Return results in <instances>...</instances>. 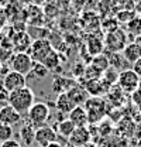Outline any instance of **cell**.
I'll return each instance as SVG.
<instances>
[{
	"label": "cell",
	"instance_id": "6da1fadb",
	"mask_svg": "<svg viewBox=\"0 0 141 147\" xmlns=\"http://www.w3.org/2000/svg\"><path fill=\"white\" fill-rule=\"evenodd\" d=\"M34 103H35L34 92L28 86L20 88L17 91H13L9 93V105L13 109L17 110L21 116L23 115H27V112L30 110V108Z\"/></svg>",
	"mask_w": 141,
	"mask_h": 147
},
{
	"label": "cell",
	"instance_id": "603a6c76",
	"mask_svg": "<svg viewBox=\"0 0 141 147\" xmlns=\"http://www.w3.org/2000/svg\"><path fill=\"white\" fill-rule=\"evenodd\" d=\"M48 74H50V71H48L41 62H34V67H33L31 72L28 74V76H31V78H34L37 81H40V79H44Z\"/></svg>",
	"mask_w": 141,
	"mask_h": 147
},
{
	"label": "cell",
	"instance_id": "52a82bcc",
	"mask_svg": "<svg viewBox=\"0 0 141 147\" xmlns=\"http://www.w3.org/2000/svg\"><path fill=\"white\" fill-rule=\"evenodd\" d=\"M127 36L124 34L122 30H114L109 31L106 37V47L109 48L110 53H120L123 51L124 47L127 45Z\"/></svg>",
	"mask_w": 141,
	"mask_h": 147
},
{
	"label": "cell",
	"instance_id": "5b68a950",
	"mask_svg": "<svg viewBox=\"0 0 141 147\" xmlns=\"http://www.w3.org/2000/svg\"><path fill=\"white\" fill-rule=\"evenodd\" d=\"M52 45L48 40L45 38H37L35 41L31 42L30 48L27 50V54L31 57V59L34 62H42L45 59V57L52 51Z\"/></svg>",
	"mask_w": 141,
	"mask_h": 147
},
{
	"label": "cell",
	"instance_id": "9a60e30c",
	"mask_svg": "<svg viewBox=\"0 0 141 147\" xmlns=\"http://www.w3.org/2000/svg\"><path fill=\"white\" fill-rule=\"evenodd\" d=\"M75 84H76V79H69V78H65V76H58V78L54 79L51 86H52L54 91L59 95V93H66Z\"/></svg>",
	"mask_w": 141,
	"mask_h": 147
},
{
	"label": "cell",
	"instance_id": "e0dca14e",
	"mask_svg": "<svg viewBox=\"0 0 141 147\" xmlns=\"http://www.w3.org/2000/svg\"><path fill=\"white\" fill-rule=\"evenodd\" d=\"M34 137H35V127L30 123L23 125L20 129V139L23 142V144L27 147H30L34 143Z\"/></svg>",
	"mask_w": 141,
	"mask_h": 147
},
{
	"label": "cell",
	"instance_id": "d6986e66",
	"mask_svg": "<svg viewBox=\"0 0 141 147\" xmlns=\"http://www.w3.org/2000/svg\"><path fill=\"white\" fill-rule=\"evenodd\" d=\"M107 58H109V65L111 68L117 69L119 72H122L124 69H128V68H126L128 65V62L126 61V58L123 55H120L119 53H111L110 57H107Z\"/></svg>",
	"mask_w": 141,
	"mask_h": 147
},
{
	"label": "cell",
	"instance_id": "8fae6325",
	"mask_svg": "<svg viewBox=\"0 0 141 147\" xmlns=\"http://www.w3.org/2000/svg\"><path fill=\"white\" fill-rule=\"evenodd\" d=\"M110 88H111V85L103 78L93 79V81H86V85H85V89L90 96H100L102 93L107 92Z\"/></svg>",
	"mask_w": 141,
	"mask_h": 147
},
{
	"label": "cell",
	"instance_id": "8992f818",
	"mask_svg": "<svg viewBox=\"0 0 141 147\" xmlns=\"http://www.w3.org/2000/svg\"><path fill=\"white\" fill-rule=\"evenodd\" d=\"M138 82H140V78L138 75L134 72L131 68L128 69H124L119 74V79H117V86L124 92V93H134L137 91V86H138Z\"/></svg>",
	"mask_w": 141,
	"mask_h": 147
},
{
	"label": "cell",
	"instance_id": "ffe728a7",
	"mask_svg": "<svg viewBox=\"0 0 141 147\" xmlns=\"http://www.w3.org/2000/svg\"><path fill=\"white\" fill-rule=\"evenodd\" d=\"M61 55L58 54L55 50H52L50 54L45 57V59L41 62L48 71H54V69H56V68H59V65H61Z\"/></svg>",
	"mask_w": 141,
	"mask_h": 147
},
{
	"label": "cell",
	"instance_id": "3957f363",
	"mask_svg": "<svg viewBox=\"0 0 141 147\" xmlns=\"http://www.w3.org/2000/svg\"><path fill=\"white\" fill-rule=\"evenodd\" d=\"M48 117H50V106L44 102H35L27 112L28 123L33 125L34 127H41L42 125H45Z\"/></svg>",
	"mask_w": 141,
	"mask_h": 147
},
{
	"label": "cell",
	"instance_id": "74e56055",
	"mask_svg": "<svg viewBox=\"0 0 141 147\" xmlns=\"http://www.w3.org/2000/svg\"><path fill=\"white\" fill-rule=\"evenodd\" d=\"M136 92H137V93L141 96V79H140V82H138V86H137V91H136Z\"/></svg>",
	"mask_w": 141,
	"mask_h": 147
},
{
	"label": "cell",
	"instance_id": "cb8c5ba5",
	"mask_svg": "<svg viewBox=\"0 0 141 147\" xmlns=\"http://www.w3.org/2000/svg\"><path fill=\"white\" fill-rule=\"evenodd\" d=\"M92 65H95L97 69H100L102 72H105L106 69L110 67L109 65V58L103 54H99V55H95L93 58H92V62H90Z\"/></svg>",
	"mask_w": 141,
	"mask_h": 147
},
{
	"label": "cell",
	"instance_id": "1f68e13d",
	"mask_svg": "<svg viewBox=\"0 0 141 147\" xmlns=\"http://www.w3.org/2000/svg\"><path fill=\"white\" fill-rule=\"evenodd\" d=\"M6 105H9V92L6 91L0 84V108H3Z\"/></svg>",
	"mask_w": 141,
	"mask_h": 147
},
{
	"label": "cell",
	"instance_id": "5bb4252c",
	"mask_svg": "<svg viewBox=\"0 0 141 147\" xmlns=\"http://www.w3.org/2000/svg\"><path fill=\"white\" fill-rule=\"evenodd\" d=\"M68 119L75 125V127H86L89 125L88 120V113L83 109V106H75L69 112Z\"/></svg>",
	"mask_w": 141,
	"mask_h": 147
},
{
	"label": "cell",
	"instance_id": "f546056e",
	"mask_svg": "<svg viewBox=\"0 0 141 147\" xmlns=\"http://www.w3.org/2000/svg\"><path fill=\"white\" fill-rule=\"evenodd\" d=\"M85 65L83 64H75L73 67H72V74L75 75V78H81V76H83V74H85Z\"/></svg>",
	"mask_w": 141,
	"mask_h": 147
},
{
	"label": "cell",
	"instance_id": "83f0119b",
	"mask_svg": "<svg viewBox=\"0 0 141 147\" xmlns=\"http://www.w3.org/2000/svg\"><path fill=\"white\" fill-rule=\"evenodd\" d=\"M119 71L117 69H114V68H111V67H109L107 69H106L105 72H103V79H106L110 85H113V84H117V79H119Z\"/></svg>",
	"mask_w": 141,
	"mask_h": 147
},
{
	"label": "cell",
	"instance_id": "ab89813d",
	"mask_svg": "<svg viewBox=\"0 0 141 147\" xmlns=\"http://www.w3.org/2000/svg\"><path fill=\"white\" fill-rule=\"evenodd\" d=\"M83 147H96L95 144H92V143H88V144H85Z\"/></svg>",
	"mask_w": 141,
	"mask_h": 147
},
{
	"label": "cell",
	"instance_id": "484cf974",
	"mask_svg": "<svg viewBox=\"0 0 141 147\" xmlns=\"http://www.w3.org/2000/svg\"><path fill=\"white\" fill-rule=\"evenodd\" d=\"M13 136H14L13 127L0 122V143H4V142H7V140H11Z\"/></svg>",
	"mask_w": 141,
	"mask_h": 147
},
{
	"label": "cell",
	"instance_id": "9c48e42d",
	"mask_svg": "<svg viewBox=\"0 0 141 147\" xmlns=\"http://www.w3.org/2000/svg\"><path fill=\"white\" fill-rule=\"evenodd\" d=\"M34 142L38 144V147H45L54 142H58V133L56 130L48 126H41L35 129Z\"/></svg>",
	"mask_w": 141,
	"mask_h": 147
},
{
	"label": "cell",
	"instance_id": "d6a6232c",
	"mask_svg": "<svg viewBox=\"0 0 141 147\" xmlns=\"http://www.w3.org/2000/svg\"><path fill=\"white\" fill-rule=\"evenodd\" d=\"M0 147H21V143L17 142V140H14V139H11V140H7V142L1 143Z\"/></svg>",
	"mask_w": 141,
	"mask_h": 147
},
{
	"label": "cell",
	"instance_id": "836d02e7",
	"mask_svg": "<svg viewBox=\"0 0 141 147\" xmlns=\"http://www.w3.org/2000/svg\"><path fill=\"white\" fill-rule=\"evenodd\" d=\"M131 69L137 74V75H138V78L141 79V58H138V59L133 64V68H131Z\"/></svg>",
	"mask_w": 141,
	"mask_h": 147
},
{
	"label": "cell",
	"instance_id": "f1b7e54d",
	"mask_svg": "<svg viewBox=\"0 0 141 147\" xmlns=\"http://www.w3.org/2000/svg\"><path fill=\"white\" fill-rule=\"evenodd\" d=\"M128 28L131 33H134L136 36H141V18L136 17L128 21Z\"/></svg>",
	"mask_w": 141,
	"mask_h": 147
},
{
	"label": "cell",
	"instance_id": "7c38bea8",
	"mask_svg": "<svg viewBox=\"0 0 141 147\" xmlns=\"http://www.w3.org/2000/svg\"><path fill=\"white\" fill-rule=\"evenodd\" d=\"M66 95H68V98H69L70 102H72L75 106H82V103H85L89 98L85 86L81 85V84H78V82L70 88L69 91L66 92Z\"/></svg>",
	"mask_w": 141,
	"mask_h": 147
},
{
	"label": "cell",
	"instance_id": "8d00e7d4",
	"mask_svg": "<svg viewBox=\"0 0 141 147\" xmlns=\"http://www.w3.org/2000/svg\"><path fill=\"white\" fill-rule=\"evenodd\" d=\"M45 147H64L59 142H54V143H51V144H48V146H45Z\"/></svg>",
	"mask_w": 141,
	"mask_h": 147
},
{
	"label": "cell",
	"instance_id": "e575fe53",
	"mask_svg": "<svg viewBox=\"0 0 141 147\" xmlns=\"http://www.w3.org/2000/svg\"><path fill=\"white\" fill-rule=\"evenodd\" d=\"M9 72V71H7ZM6 69H4V67H3V64H0V82H1V79H3V76L6 75Z\"/></svg>",
	"mask_w": 141,
	"mask_h": 147
},
{
	"label": "cell",
	"instance_id": "f35d334b",
	"mask_svg": "<svg viewBox=\"0 0 141 147\" xmlns=\"http://www.w3.org/2000/svg\"><path fill=\"white\" fill-rule=\"evenodd\" d=\"M6 3H7V0H0V9H1V7H4V6H6Z\"/></svg>",
	"mask_w": 141,
	"mask_h": 147
},
{
	"label": "cell",
	"instance_id": "30bf717a",
	"mask_svg": "<svg viewBox=\"0 0 141 147\" xmlns=\"http://www.w3.org/2000/svg\"><path fill=\"white\" fill-rule=\"evenodd\" d=\"M92 140V134H90V130L86 127H76L73 130V133L70 134V137L68 139V143L69 146L73 147H83L85 144L90 143Z\"/></svg>",
	"mask_w": 141,
	"mask_h": 147
},
{
	"label": "cell",
	"instance_id": "d4e9b609",
	"mask_svg": "<svg viewBox=\"0 0 141 147\" xmlns=\"http://www.w3.org/2000/svg\"><path fill=\"white\" fill-rule=\"evenodd\" d=\"M88 48H89V53L93 55H99L103 50V41L100 38H95V37H90L88 41Z\"/></svg>",
	"mask_w": 141,
	"mask_h": 147
},
{
	"label": "cell",
	"instance_id": "ba28073f",
	"mask_svg": "<svg viewBox=\"0 0 141 147\" xmlns=\"http://www.w3.org/2000/svg\"><path fill=\"white\" fill-rule=\"evenodd\" d=\"M26 81H27V78H26L24 75H21V74H18V72H14V71H9V72L3 76V79H1V86L10 93V92L20 89V88L27 86V85H26Z\"/></svg>",
	"mask_w": 141,
	"mask_h": 147
},
{
	"label": "cell",
	"instance_id": "7402d4cb",
	"mask_svg": "<svg viewBox=\"0 0 141 147\" xmlns=\"http://www.w3.org/2000/svg\"><path fill=\"white\" fill-rule=\"evenodd\" d=\"M13 45L20 47L17 53H27V50H28L30 45H31V42H30V34L17 33V34L14 36V40H13Z\"/></svg>",
	"mask_w": 141,
	"mask_h": 147
},
{
	"label": "cell",
	"instance_id": "b9f144b4",
	"mask_svg": "<svg viewBox=\"0 0 141 147\" xmlns=\"http://www.w3.org/2000/svg\"><path fill=\"white\" fill-rule=\"evenodd\" d=\"M0 146H1V143H0Z\"/></svg>",
	"mask_w": 141,
	"mask_h": 147
},
{
	"label": "cell",
	"instance_id": "44dd1931",
	"mask_svg": "<svg viewBox=\"0 0 141 147\" xmlns=\"http://www.w3.org/2000/svg\"><path fill=\"white\" fill-rule=\"evenodd\" d=\"M56 125H58V126H56V133H58V136H62V137H65V139H69L70 134L73 133V130L76 129L75 125L70 122L68 117L64 119L62 122H58Z\"/></svg>",
	"mask_w": 141,
	"mask_h": 147
},
{
	"label": "cell",
	"instance_id": "ac0fdd59",
	"mask_svg": "<svg viewBox=\"0 0 141 147\" xmlns=\"http://www.w3.org/2000/svg\"><path fill=\"white\" fill-rule=\"evenodd\" d=\"M55 108L61 113H68L69 115V112L75 108V105L70 102V99L68 98L66 93H59L56 100H55Z\"/></svg>",
	"mask_w": 141,
	"mask_h": 147
},
{
	"label": "cell",
	"instance_id": "4dcf8cb0",
	"mask_svg": "<svg viewBox=\"0 0 141 147\" xmlns=\"http://www.w3.org/2000/svg\"><path fill=\"white\" fill-rule=\"evenodd\" d=\"M13 55V51L11 50H7L6 47H0V64H3L4 61L10 59Z\"/></svg>",
	"mask_w": 141,
	"mask_h": 147
},
{
	"label": "cell",
	"instance_id": "60d3db41",
	"mask_svg": "<svg viewBox=\"0 0 141 147\" xmlns=\"http://www.w3.org/2000/svg\"><path fill=\"white\" fill-rule=\"evenodd\" d=\"M117 1H122V3H124V1H126V0H117Z\"/></svg>",
	"mask_w": 141,
	"mask_h": 147
},
{
	"label": "cell",
	"instance_id": "d590c367",
	"mask_svg": "<svg viewBox=\"0 0 141 147\" xmlns=\"http://www.w3.org/2000/svg\"><path fill=\"white\" fill-rule=\"evenodd\" d=\"M134 42L137 44V47L141 50V36H137L136 37V40H134Z\"/></svg>",
	"mask_w": 141,
	"mask_h": 147
},
{
	"label": "cell",
	"instance_id": "277c9868",
	"mask_svg": "<svg viewBox=\"0 0 141 147\" xmlns=\"http://www.w3.org/2000/svg\"><path fill=\"white\" fill-rule=\"evenodd\" d=\"M34 67V61L27 53H14L10 58V68L11 71L18 72L21 75H28Z\"/></svg>",
	"mask_w": 141,
	"mask_h": 147
},
{
	"label": "cell",
	"instance_id": "2e32d148",
	"mask_svg": "<svg viewBox=\"0 0 141 147\" xmlns=\"http://www.w3.org/2000/svg\"><path fill=\"white\" fill-rule=\"evenodd\" d=\"M123 57L128 64H134L138 58H141V50L137 47L136 42H128L123 50Z\"/></svg>",
	"mask_w": 141,
	"mask_h": 147
},
{
	"label": "cell",
	"instance_id": "4316f807",
	"mask_svg": "<svg viewBox=\"0 0 141 147\" xmlns=\"http://www.w3.org/2000/svg\"><path fill=\"white\" fill-rule=\"evenodd\" d=\"M83 76L86 78V81H93V79H100L102 76H103V72L100 71V69H97L95 65H89L85 68V74H83Z\"/></svg>",
	"mask_w": 141,
	"mask_h": 147
},
{
	"label": "cell",
	"instance_id": "4fadbf2b",
	"mask_svg": "<svg viewBox=\"0 0 141 147\" xmlns=\"http://www.w3.org/2000/svg\"><path fill=\"white\" fill-rule=\"evenodd\" d=\"M21 120V115L18 113L16 109H13L10 105H6L3 108H0V122L9 126H14L18 125Z\"/></svg>",
	"mask_w": 141,
	"mask_h": 147
},
{
	"label": "cell",
	"instance_id": "7a4b0ae2",
	"mask_svg": "<svg viewBox=\"0 0 141 147\" xmlns=\"http://www.w3.org/2000/svg\"><path fill=\"white\" fill-rule=\"evenodd\" d=\"M83 109L88 113V120L90 125L100 122L106 115V102L99 96H90L83 103Z\"/></svg>",
	"mask_w": 141,
	"mask_h": 147
}]
</instances>
